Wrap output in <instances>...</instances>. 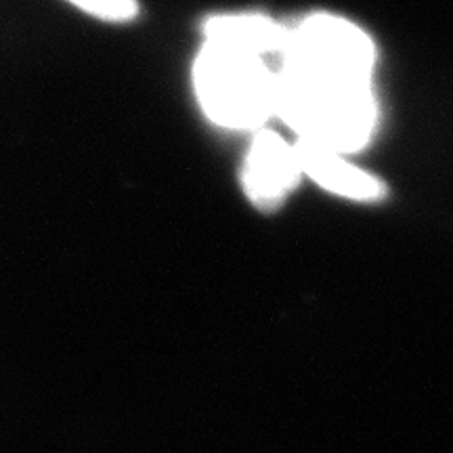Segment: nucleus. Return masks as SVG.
Wrapping results in <instances>:
<instances>
[{
    "instance_id": "f257e3e1",
    "label": "nucleus",
    "mask_w": 453,
    "mask_h": 453,
    "mask_svg": "<svg viewBox=\"0 0 453 453\" xmlns=\"http://www.w3.org/2000/svg\"><path fill=\"white\" fill-rule=\"evenodd\" d=\"M275 116L298 139L350 154L373 137L378 104L372 81L281 67L275 72Z\"/></svg>"
},
{
    "instance_id": "f03ea898",
    "label": "nucleus",
    "mask_w": 453,
    "mask_h": 453,
    "mask_svg": "<svg viewBox=\"0 0 453 453\" xmlns=\"http://www.w3.org/2000/svg\"><path fill=\"white\" fill-rule=\"evenodd\" d=\"M202 110L225 128H260L275 116V72L260 57L206 42L194 64Z\"/></svg>"
},
{
    "instance_id": "7ed1b4c3",
    "label": "nucleus",
    "mask_w": 453,
    "mask_h": 453,
    "mask_svg": "<svg viewBox=\"0 0 453 453\" xmlns=\"http://www.w3.org/2000/svg\"><path fill=\"white\" fill-rule=\"evenodd\" d=\"M281 67L326 76L372 81L376 47L372 38L342 17L315 13L288 27Z\"/></svg>"
},
{
    "instance_id": "20e7f679",
    "label": "nucleus",
    "mask_w": 453,
    "mask_h": 453,
    "mask_svg": "<svg viewBox=\"0 0 453 453\" xmlns=\"http://www.w3.org/2000/svg\"><path fill=\"white\" fill-rule=\"evenodd\" d=\"M300 173L294 147L271 130H260L248 150L243 162L242 183L258 211L273 212L300 183Z\"/></svg>"
},
{
    "instance_id": "39448f33",
    "label": "nucleus",
    "mask_w": 453,
    "mask_h": 453,
    "mask_svg": "<svg viewBox=\"0 0 453 453\" xmlns=\"http://www.w3.org/2000/svg\"><path fill=\"white\" fill-rule=\"evenodd\" d=\"M292 147L303 177L313 179L317 185H321L330 194L357 202L380 200L387 194L382 180L353 166V164L344 160L342 154H336V151L303 139H298Z\"/></svg>"
},
{
    "instance_id": "423d86ee",
    "label": "nucleus",
    "mask_w": 453,
    "mask_h": 453,
    "mask_svg": "<svg viewBox=\"0 0 453 453\" xmlns=\"http://www.w3.org/2000/svg\"><path fill=\"white\" fill-rule=\"evenodd\" d=\"M206 42L260 57L281 55L288 27L258 13L214 15L203 24Z\"/></svg>"
},
{
    "instance_id": "0eeeda50",
    "label": "nucleus",
    "mask_w": 453,
    "mask_h": 453,
    "mask_svg": "<svg viewBox=\"0 0 453 453\" xmlns=\"http://www.w3.org/2000/svg\"><path fill=\"white\" fill-rule=\"evenodd\" d=\"M78 9L105 21H130L139 13L137 0H70Z\"/></svg>"
}]
</instances>
